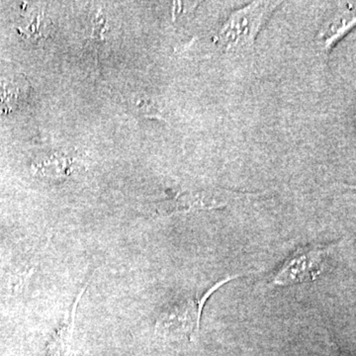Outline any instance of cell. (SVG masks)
I'll return each mask as SVG.
<instances>
[{
	"label": "cell",
	"instance_id": "1",
	"mask_svg": "<svg viewBox=\"0 0 356 356\" xmlns=\"http://www.w3.org/2000/svg\"><path fill=\"white\" fill-rule=\"evenodd\" d=\"M274 2H254L243 10L232 15L220 33V40L227 49H241L254 43L259 28L269 13Z\"/></svg>",
	"mask_w": 356,
	"mask_h": 356
},
{
	"label": "cell",
	"instance_id": "2",
	"mask_svg": "<svg viewBox=\"0 0 356 356\" xmlns=\"http://www.w3.org/2000/svg\"><path fill=\"white\" fill-rule=\"evenodd\" d=\"M327 250L323 245H309L299 248L284 262L273 283L278 286H289L317 280L324 269Z\"/></svg>",
	"mask_w": 356,
	"mask_h": 356
},
{
	"label": "cell",
	"instance_id": "3",
	"mask_svg": "<svg viewBox=\"0 0 356 356\" xmlns=\"http://www.w3.org/2000/svg\"><path fill=\"white\" fill-rule=\"evenodd\" d=\"M224 283L225 280L218 283L200 298L186 300L170 309L158 321L156 329L191 337L194 332L198 330L206 300L209 298L210 295L217 289V287L219 288Z\"/></svg>",
	"mask_w": 356,
	"mask_h": 356
},
{
	"label": "cell",
	"instance_id": "4",
	"mask_svg": "<svg viewBox=\"0 0 356 356\" xmlns=\"http://www.w3.org/2000/svg\"><path fill=\"white\" fill-rule=\"evenodd\" d=\"M17 100V89L13 88H9V86H0V105H6L4 108L7 109V111H11L14 104Z\"/></svg>",
	"mask_w": 356,
	"mask_h": 356
}]
</instances>
